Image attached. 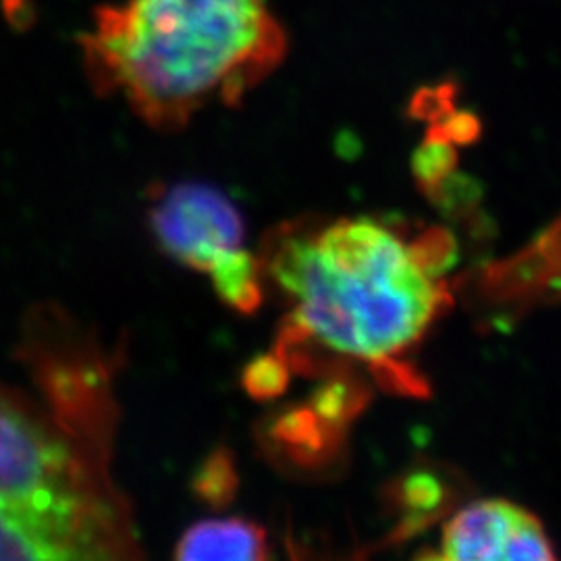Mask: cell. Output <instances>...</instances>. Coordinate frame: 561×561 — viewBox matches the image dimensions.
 I'll use <instances>...</instances> for the list:
<instances>
[{"label":"cell","mask_w":561,"mask_h":561,"mask_svg":"<svg viewBox=\"0 0 561 561\" xmlns=\"http://www.w3.org/2000/svg\"><path fill=\"white\" fill-rule=\"evenodd\" d=\"M32 389L0 382V561H146L113 472L115 356L62 308L20 343Z\"/></svg>","instance_id":"cell-1"},{"label":"cell","mask_w":561,"mask_h":561,"mask_svg":"<svg viewBox=\"0 0 561 561\" xmlns=\"http://www.w3.org/2000/svg\"><path fill=\"white\" fill-rule=\"evenodd\" d=\"M259 256L266 294L285 308L273 354L291 373L331 358L421 391L408 358L451 306L445 273L458 243L445 227L405 236L379 217L306 215L271 227Z\"/></svg>","instance_id":"cell-2"},{"label":"cell","mask_w":561,"mask_h":561,"mask_svg":"<svg viewBox=\"0 0 561 561\" xmlns=\"http://www.w3.org/2000/svg\"><path fill=\"white\" fill-rule=\"evenodd\" d=\"M78 46L94 94L178 134L271 80L289 34L271 0H113L92 11Z\"/></svg>","instance_id":"cell-3"},{"label":"cell","mask_w":561,"mask_h":561,"mask_svg":"<svg viewBox=\"0 0 561 561\" xmlns=\"http://www.w3.org/2000/svg\"><path fill=\"white\" fill-rule=\"evenodd\" d=\"M146 222L162 254L206 275L225 306L254 314L266 298L259 250L248 248L245 219L225 192L202 181L157 183Z\"/></svg>","instance_id":"cell-4"},{"label":"cell","mask_w":561,"mask_h":561,"mask_svg":"<svg viewBox=\"0 0 561 561\" xmlns=\"http://www.w3.org/2000/svg\"><path fill=\"white\" fill-rule=\"evenodd\" d=\"M412 561H560L542 522L516 502L468 503Z\"/></svg>","instance_id":"cell-5"},{"label":"cell","mask_w":561,"mask_h":561,"mask_svg":"<svg viewBox=\"0 0 561 561\" xmlns=\"http://www.w3.org/2000/svg\"><path fill=\"white\" fill-rule=\"evenodd\" d=\"M271 535L261 522L229 516L190 526L173 561H275Z\"/></svg>","instance_id":"cell-6"},{"label":"cell","mask_w":561,"mask_h":561,"mask_svg":"<svg viewBox=\"0 0 561 561\" xmlns=\"http://www.w3.org/2000/svg\"><path fill=\"white\" fill-rule=\"evenodd\" d=\"M458 167L456 146L439 136L426 134L421 146L412 154V175L422 194L433 192Z\"/></svg>","instance_id":"cell-7"},{"label":"cell","mask_w":561,"mask_h":561,"mask_svg":"<svg viewBox=\"0 0 561 561\" xmlns=\"http://www.w3.org/2000/svg\"><path fill=\"white\" fill-rule=\"evenodd\" d=\"M481 198L482 187L479 180L456 171L426 194V201L437 210H442L447 219H461L463 215L472 213L474 208H479Z\"/></svg>","instance_id":"cell-8"},{"label":"cell","mask_w":561,"mask_h":561,"mask_svg":"<svg viewBox=\"0 0 561 561\" xmlns=\"http://www.w3.org/2000/svg\"><path fill=\"white\" fill-rule=\"evenodd\" d=\"M400 497L405 512L403 524H410L414 530L419 522H426V518L431 520V516L442 510L445 491L433 477L412 474L401 482Z\"/></svg>","instance_id":"cell-9"},{"label":"cell","mask_w":561,"mask_h":561,"mask_svg":"<svg viewBox=\"0 0 561 561\" xmlns=\"http://www.w3.org/2000/svg\"><path fill=\"white\" fill-rule=\"evenodd\" d=\"M243 385L245 391L259 400H273L280 396L289 379H291V370L285 362L280 360L279 356H275L273 352L256 358L254 362L248 364L245 373H243Z\"/></svg>","instance_id":"cell-10"},{"label":"cell","mask_w":561,"mask_h":561,"mask_svg":"<svg viewBox=\"0 0 561 561\" xmlns=\"http://www.w3.org/2000/svg\"><path fill=\"white\" fill-rule=\"evenodd\" d=\"M458 88L451 81H442L437 85H424L414 92L410 101V117L424 121L426 125L437 123L456 108Z\"/></svg>","instance_id":"cell-11"},{"label":"cell","mask_w":561,"mask_h":561,"mask_svg":"<svg viewBox=\"0 0 561 561\" xmlns=\"http://www.w3.org/2000/svg\"><path fill=\"white\" fill-rule=\"evenodd\" d=\"M426 134L439 136L443 140L454 144V146H472L474 141L481 140L482 123L479 115L472 111H451L437 123H431L426 127Z\"/></svg>","instance_id":"cell-12"},{"label":"cell","mask_w":561,"mask_h":561,"mask_svg":"<svg viewBox=\"0 0 561 561\" xmlns=\"http://www.w3.org/2000/svg\"><path fill=\"white\" fill-rule=\"evenodd\" d=\"M231 481H233L231 460L227 456H217L204 466L198 477V491L208 502L227 500L231 491Z\"/></svg>","instance_id":"cell-13"}]
</instances>
